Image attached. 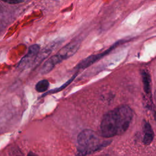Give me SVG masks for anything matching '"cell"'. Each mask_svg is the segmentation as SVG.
<instances>
[{
  "label": "cell",
  "mask_w": 156,
  "mask_h": 156,
  "mask_svg": "<svg viewBox=\"0 0 156 156\" xmlns=\"http://www.w3.org/2000/svg\"><path fill=\"white\" fill-rule=\"evenodd\" d=\"M133 113L127 105L118 107L107 112L103 117L101 124L102 136L110 138L124 132L132 121Z\"/></svg>",
  "instance_id": "cell-1"
},
{
  "label": "cell",
  "mask_w": 156,
  "mask_h": 156,
  "mask_svg": "<svg viewBox=\"0 0 156 156\" xmlns=\"http://www.w3.org/2000/svg\"><path fill=\"white\" fill-rule=\"evenodd\" d=\"M102 146L103 144L101 143L98 135L92 130L85 129L77 136V153L79 156H85L93 152Z\"/></svg>",
  "instance_id": "cell-2"
},
{
  "label": "cell",
  "mask_w": 156,
  "mask_h": 156,
  "mask_svg": "<svg viewBox=\"0 0 156 156\" xmlns=\"http://www.w3.org/2000/svg\"><path fill=\"white\" fill-rule=\"evenodd\" d=\"M40 46L37 44H34L30 46L27 54L24 55L19 62L18 68L24 69L28 68L34 63L40 52Z\"/></svg>",
  "instance_id": "cell-3"
},
{
  "label": "cell",
  "mask_w": 156,
  "mask_h": 156,
  "mask_svg": "<svg viewBox=\"0 0 156 156\" xmlns=\"http://www.w3.org/2000/svg\"><path fill=\"white\" fill-rule=\"evenodd\" d=\"M79 46L80 42L78 40H73L63 47L55 55L62 62L63 60L73 56L77 51Z\"/></svg>",
  "instance_id": "cell-4"
},
{
  "label": "cell",
  "mask_w": 156,
  "mask_h": 156,
  "mask_svg": "<svg viewBox=\"0 0 156 156\" xmlns=\"http://www.w3.org/2000/svg\"><path fill=\"white\" fill-rule=\"evenodd\" d=\"M60 61L58 60L56 55H54L48 58L43 65L41 69V73L43 74L49 73L57 64L60 63Z\"/></svg>",
  "instance_id": "cell-5"
},
{
  "label": "cell",
  "mask_w": 156,
  "mask_h": 156,
  "mask_svg": "<svg viewBox=\"0 0 156 156\" xmlns=\"http://www.w3.org/2000/svg\"><path fill=\"white\" fill-rule=\"evenodd\" d=\"M58 45V42H55L54 43H52L51 44H49L46 48H44L40 53H38L37 57L36 58V60L35 61V66H38L41 62H42L49 54L53 51L54 48L57 46Z\"/></svg>",
  "instance_id": "cell-6"
},
{
  "label": "cell",
  "mask_w": 156,
  "mask_h": 156,
  "mask_svg": "<svg viewBox=\"0 0 156 156\" xmlns=\"http://www.w3.org/2000/svg\"><path fill=\"white\" fill-rule=\"evenodd\" d=\"M143 142L145 144H149L152 142L154 138V133L149 122H146L144 123L143 127Z\"/></svg>",
  "instance_id": "cell-7"
},
{
  "label": "cell",
  "mask_w": 156,
  "mask_h": 156,
  "mask_svg": "<svg viewBox=\"0 0 156 156\" xmlns=\"http://www.w3.org/2000/svg\"><path fill=\"white\" fill-rule=\"evenodd\" d=\"M49 87V82L46 79H43L38 81L35 85V90L39 93H43L48 90Z\"/></svg>",
  "instance_id": "cell-8"
},
{
  "label": "cell",
  "mask_w": 156,
  "mask_h": 156,
  "mask_svg": "<svg viewBox=\"0 0 156 156\" xmlns=\"http://www.w3.org/2000/svg\"><path fill=\"white\" fill-rule=\"evenodd\" d=\"M76 76V75H74V76H73L69 80H68L66 83H65L63 85H62V87H58V88H55V89L51 90L48 91L47 93H45L44 95H46V94H49V93H57V92H58V91L62 90L63 89H64L65 88H66V87L74 80V77H75Z\"/></svg>",
  "instance_id": "cell-9"
},
{
  "label": "cell",
  "mask_w": 156,
  "mask_h": 156,
  "mask_svg": "<svg viewBox=\"0 0 156 156\" xmlns=\"http://www.w3.org/2000/svg\"><path fill=\"white\" fill-rule=\"evenodd\" d=\"M143 82L144 85V89L146 92L149 93L150 90V79L146 73H144L143 75Z\"/></svg>",
  "instance_id": "cell-10"
},
{
  "label": "cell",
  "mask_w": 156,
  "mask_h": 156,
  "mask_svg": "<svg viewBox=\"0 0 156 156\" xmlns=\"http://www.w3.org/2000/svg\"><path fill=\"white\" fill-rule=\"evenodd\" d=\"M3 2L10 4H16L22 3L24 2V1H3Z\"/></svg>",
  "instance_id": "cell-11"
},
{
  "label": "cell",
  "mask_w": 156,
  "mask_h": 156,
  "mask_svg": "<svg viewBox=\"0 0 156 156\" xmlns=\"http://www.w3.org/2000/svg\"><path fill=\"white\" fill-rule=\"evenodd\" d=\"M27 156H37L35 153L32 152H30L28 154H27Z\"/></svg>",
  "instance_id": "cell-12"
},
{
  "label": "cell",
  "mask_w": 156,
  "mask_h": 156,
  "mask_svg": "<svg viewBox=\"0 0 156 156\" xmlns=\"http://www.w3.org/2000/svg\"><path fill=\"white\" fill-rule=\"evenodd\" d=\"M155 100H156V91L155 93Z\"/></svg>",
  "instance_id": "cell-13"
}]
</instances>
